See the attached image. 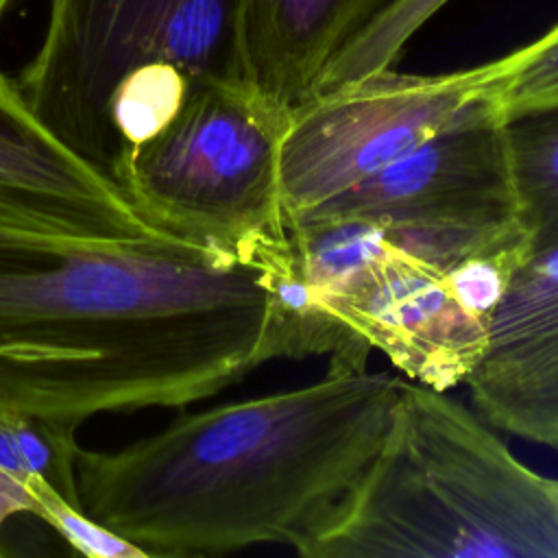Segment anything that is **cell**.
I'll list each match as a JSON object with an SVG mask.
<instances>
[{
	"label": "cell",
	"mask_w": 558,
	"mask_h": 558,
	"mask_svg": "<svg viewBox=\"0 0 558 558\" xmlns=\"http://www.w3.org/2000/svg\"><path fill=\"white\" fill-rule=\"evenodd\" d=\"M17 514H35V499L31 484L0 466V530Z\"/></svg>",
	"instance_id": "e0dca14e"
},
{
	"label": "cell",
	"mask_w": 558,
	"mask_h": 558,
	"mask_svg": "<svg viewBox=\"0 0 558 558\" xmlns=\"http://www.w3.org/2000/svg\"><path fill=\"white\" fill-rule=\"evenodd\" d=\"M31 493L35 517L46 521L74 551L89 558H146L140 547L94 521L81 506L68 501L46 482L33 477Z\"/></svg>",
	"instance_id": "2e32d148"
},
{
	"label": "cell",
	"mask_w": 558,
	"mask_h": 558,
	"mask_svg": "<svg viewBox=\"0 0 558 558\" xmlns=\"http://www.w3.org/2000/svg\"><path fill=\"white\" fill-rule=\"evenodd\" d=\"M9 2H11V0H0V20H2V15H4V11H7Z\"/></svg>",
	"instance_id": "d6986e66"
},
{
	"label": "cell",
	"mask_w": 558,
	"mask_h": 558,
	"mask_svg": "<svg viewBox=\"0 0 558 558\" xmlns=\"http://www.w3.org/2000/svg\"><path fill=\"white\" fill-rule=\"evenodd\" d=\"M558 558V504L473 405L403 379L386 445L314 558Z\"/></svg>",
	"instance_id": "277c9868"
},
{
	"label": "cell",
	"mask_w": 558,
	"mask_h": 558,
	"mask_svg": "<svg viewBox=\"0 0 558 558\" xmlns=\"http://www.w3.org/2000/svg\"><path fill=\"white\" fill-rule=\"evenodd\" d=\"M76 425L48 421L0 408V466L31 484L46 482L78 506Z\"/></svg>",
	"instance_id": "4fadbf2b"
},
{
	"label": "cell",
	"mask_w": 558,
	"mask_h": 558,
	"mask_svg": "<svg viewBox=\"0 0 558 558\" xmlns=\"http://www.w3.org/2000/svg\"><path fill=\"white\" fill-rule=\"evenodd\" d=\"M0 222L52 235L133 244L155 231L100 172L63 148L0 72Z\"/></svg>",
	"instance_id": "9c48e42d"
},
{
	"label": "cell",
	"mask_w": 558,
	"mask_h": 558,
	"mask_svg": "<svg viewBox=\"0 0 558 558\" xmlns=\"http://www.w3.org/2000/svg\"><path fill=\"white\" fill-rule=\"evenodd\" d=\"M312 216L423 231L521 225L506 120L493 92L408 155L301 218Z\"/></svg>",
	"instance_id": "ba28073f"
},
{
	"label": "cell",
	"mask_w": 558,
	"mask_h": 558,
	"mask_svg": "<svg viewBox=\"0 0 558 558\" xmlns=\"http://www.w3.org/2000/svg\"><path fill=\"white\" fill-rule=\"evenodd\" d=\"M288 231L316 303L403 377L436 390L473 373L527 253L523 242L506 240L442 268L403 251L368 220L312 216Z\"/></svg>",
	"instance_id": "5b68a950"
},
{
	"label": "cell",
	"mask_w": 558,
	"mask_h": 558,
	"mask_svg": "<svg viewBox=\"0 0 558 558\" xmlns=\"http://www.w3.org/2000/svg\"><path fill=\"white\" fill-rule=\"evenodd\" d=\"M521 225L532 248L558 242V105L506 120Z\"/></svg>",
	"instance_id": "7c38bea8"
},
{
	"label": "cell",
	"mask_w": 558,
	"mask_h": 558,
	"mask_svg": "<svg viewBox=\"0 0 558 558\" xmlns=\"http://www.w3.org/2000/svg\"><path fill=\"white\" fill-rule=\"evenodd\" d=\"M290 113L251 85H198L129 153L120 192L163 235L257 257L288 233L279 150Z\"/></svg>",
	"instance_id": "8992f818"
},
{
	"label": "cell",
	"mask_w": 558,
	"mask_h": 558,
	"mask_svg": "<svg viewBox=\"0 0 558 558\" xmlns=\"http://www.w3.org/2000/svg\"><path fill=\"white\" fill-rule=\"evenodd\" d=\"M464 386L493 427L558 451V242L517 266Z\"/></svg>",
	"instance_id": "30bf717a"
},
{
	"label": "cell",
	"mask_w": 558,
	"mask_h": 558,
	"mask_svg": "<svg viewBox=\"0 0 558 558\" xmlns=\"http://www.w3.org/2000/svg\"><path fill=\"white\" fill-rule=\"evenodd\" d=\"M392 0H242L240 44L248 85L296 109L331 59Z\"/></svg>",
	"instance_id": "8fae6325"
},
{
	"label": "cell",
	"mask_w": 558,
	"mask_h": 558,
	"mask_svg": "<svg viewBox=\"0 0 558 558\" xmlns=\"http://www.w3.org/2000/svg\"><path fill=\"white\" fill-rule=\"evenodd\" d=\"M449 0H392L331 59L318 81L316 94L397 68L408 41Z\"/></svg>",
	"instance_id": "5bb4252c"
},
{
	"label": "cell",
	"mask_w": 558,
	"mask_h": 558,
	"mask_svg": "<svg viewBox=\"0 0 558 558\" xmlns=\"http://www.w3.org/2000/svg\"><path fill=\"white\" fill-rule=\"evenodd\" d=\"M547 484H549V493L554 495V499L558 504V480L556 477H547Z\"/></svg>",
	"instance_id": "ac0fdd59"
},
{
	"label": "cell",
	"mask_w": 558,
	"mask_h": 558,
	"mask_svg": "<svg viewBox=\"0 0 558 558\" xmlns=\"http://www.w3.org/2000/svg\"><path fill=\"white\" fill-rule=\"evenodd\" d=\"M403 379L329 364L312 384L181 414L120 449H78V506L146 558L257 545L314 558L351 514Z\"/></svg>",
	"instance_id": "7a4b0ae2"
},
{
	"label": "cell",
	"mask_w": 558,
	"mask_h": 558,
	"mask_svg": "<svg viewBox=\"0 0 558 558\" xmlns=\"http://www.w3.org/2000/svg\"><path fill=\"white\" fill-rule=\"evenodd\" d=\"M272 360L301 349L270 251L107 244L0 222V408L78 427L214 397Z\"/></svg>",
	"instance_id": "6da1fadb"
},
{
	"label": "cell",
	"mask_w": 558,
	"mask_h": 558,
	"mask_svg": "<svg viewBox=\"0 0 558 558\" xmlns=\"http://www.w3.org/2000/svg\"><path fill=\"white\" fill-rule=\"evenodd\" d=\"M514 50L466 70H384L292 109L279 150V190L292 222L447 129L510 72Z\"/></svg>",
	"instance_id": "52a82bcc"
},
{
	"label": "cell",
	"mask_w": 558,
	"mask_h": 558,
	"mask_svg": "<svg viewBox=\"0 0 558 558\" xmlns=\"http://www.w3.org/2000/svg\"><path fill=\"white\" fill-rule=\"evenodd\" d=\"M493 100L504 120L558 105V24L514 50V63L495 85Z\"/></svg>",
	"instance_id": "9a60e30c"
},
{
	"label": "cell",
	"mask_w": 558,
	"mask_h": 558,
	"mask_svg": "<svg viewBox=\"0 0 558 558\" xmlns=\"http://www.w3.org/2000/svg\"><path fill=\"white\" fill-rule=\"evenodd\" d=\"M242 0H48L15 85L37 122L120 190L129 153L205 83L248 85Z\"/></svg>",
	"instance_id": "3957f363"
}]
</instances>
